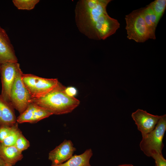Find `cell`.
I'll use <instances>...</instances> for the list:
<instances>
[{
    "label": "cell",
    "instance_id": "1",
    "mask_svg": "<svg viewBox=\"0 0 166 166\" xmlns=\"http://www.w3.org/2000/svg\"><path fill=\"white\" fill-rule=\"evenodd\" d=\"M110 0H80L75 10L76 24L89 38L100 40L103 26L110 16L106 7Z\"/></svg>",
    "mask_w": 166,
    "mask_h": 166
},
{
    "label": "cell",
    "instance_id": "2",
    "mask_svg": "<svg viewBox=\"0 0 166 166\" xmlns=\"http://www.w3.org/2000/svg\"><path fill=\"white\" fill-rule=\"evenodd\" d=\"M66 87L59 82L57 85L44 97L33 98L30 103L42 107L53 114L61 115L71 112L78 106L80 101L75 97L67 95Z\"/></svg>",
    "mask_w": 166,
    "mask_h": 166
},
{
    "label": "cell",
    "instance_id": "3",
    "mask_svg": "<svg viewBox=\"0 0 166 166\" xmlns=\"http://www.w3.org/2000/svg\"><path fill=\"white\" fill-rule=\"evenodd\" d=\"M166 130V115L161 116L155 128L148 134L142 136L140 144L141 150L148 157L156 153H162L163 140Z\"/></svg>",
    "mask_w": 166,
    "mask_h": 166
},
{
    "label": "cell",
    "instance_id": "4",
    "mask_svg": "<svg viewBox=\"0 0 166 166\" xmlns=\"http://www.w3.org/2000/svg\"><path fill=\"white\" fill-rule=\"evenodd\" d=\"M142 10V9H140L134 10L125 17L127 38L140 43L150 39Z\"/></svg>",
    "mask_w": 166,
    "mask_h": 166
},
{
    "label": "cell",
    "instance_id": "5",
    "mask_svg": "<svg viewBox=\"0 0 166 166\" xmlns=\"http://www.w3.org/2000/svg\"><path fill=\"white\" fill-rule=\"evenodd\" d=\"M22 79L33 98L44 96L53 90L59 82L57 78H46L23 73Z\"/></svg>",
    "mask_w": 166,
    "mask_h": 166
},
{
    "label": "cell",
    "instance_id": "6",
    "mask_svg": "<svg viewBox=\"0 0 166 166\" xmlns=\"http://www.w3.org/2000/svg\"><path fill=\"white\" fill-rule=\"evenodd\" d=\"M22 73L20 67L17 70L10 95V103L20 114L25 110L33 98L23 82Z\"/></svg>",
    "mask_w": 166,
    "mask_h": 166
},
{
    "label": "cell",
    "instance_id": "7",
    "mask_svg": "<svg viewBox=\"0 0 166 166\" xmlns=\"http://www.w3.org/2000/svg\"><path fill=\"white\" fill-rule=\"evenodd\" d=\"M20 67L18 62H8L0 65L2 85L1 96L7 102L10 103V95L17 70Z\"/></svg>",
    "mask_w": 166,
    "mask_h": 166
},
{
    "label": "cell",
    "instance_id": "8",
    "mask_svg": "<svg viewBox=\"0 0 166 166\" xmlns=\"http://www.w3.org/2000/svg\"><path fill=\"white\" fill-rule=\"evenodd\" d=\"M131 116L142 136L154 129L161 117V116L153 115L140 109L132 113Z\"/></svg>",
    "mask_w": 166,
    "mask_h": 166
},
{
    "label": "cell",
    "instance_id": "9",
    "mask_svg": "<svg viewBox=\"0 0 166 166\" xmlns=\"http://www.w3.org/2000/svg\"><path fill=\"white\" fill-rule=\"evenodd\" d=\"M76 150L72 141L65 140L49 152L48 159L51 165L61 164L69 160Z\"/></svg>",
    "mask_w": 166,
    "mask_h": 166
},
{
    "label": "cell",
    "instance_id": "10",
    "mask_svg": "<svg viewBox=\"0 0 166 166\" xmlns=\"http://www.w3.org/2000/svg\"><path fill=\"white\" fill-rule=\"evenodd\" d=\"M52 115L53 114L45 109L30 102L25 110L18 117L17 121L19 123H36Z\"/></svg>",
    "mask_w": 166,
    "mask_h": 166
},
{
    "label": "cell",
    "instance_id": "11",
    "mask_svg": "<svg viewBox=\"0 0 166 166\" xmlns=\"http://www.w3.org/2000/svg\"><path fill=\"white\" fill-rule=\"evenodd\" d=\"M14 47L6 31L0 26V65L8 62H18Z\"/></svg>",
    "mask_w": 166,
    "mask_h": 166
},
{
    "label": "cell",
    "instance_id": "12",
    "mask_svg": "<svg viewBox=\"0 0 166 166\" xmlns=\"http://www.w3.org/2000/svg\"><path fill=\"white\" fill-rule=\"evenodd\" d=\"M14 108L0 94V127L12 126L17 122Z\"/></svg>",
    "mask_w": 166,
    "mask_h": 166
},
{
    "label": "cell",
    "instance_id": "13",
    "mask_svg": "<svg viewBox=\"0 0 166 166\" xmlns=\"http://www.w3.org/2000/svg\"><path fill=\"white\" fill-rule=\"evenodd\" d=\"M0 156L6 164L14 165L23 157L22 152L14 146H6L0 142Z\"/></svg>",
    "mask_w": 166,
    "mask_h": 166
},
{
    "label": "cell",
    "instance_id": "14",
    "mask_svg": "<svg viewBox=\"0 0 166 166\" xmlns=\"http://www.w3.org/2000/svg\"><path fill=\"white\" fill-rule=\"evenodd\" d=\"M93 155L91 149H87L83 153L73 155L65 162L57 165H51V166H92L90 160Z\"/></svg>",
    "mask_w": 166,
    "mask_h": 166
},
{
    "label": "cell",
    "instance_id": "15",
    "mask_svg": "<svg viewBox=\"0 0 166 166\" xmlns=\"http://www.w3.org/2000/svg\"><path fill=\"white\" fill-rule=\"evenodd\" d=\"M142 12L150 34V39H155V30L157 25L155 14L150 4L142 9Z\"/></svg>",
    "mask_w": 166,
    "mask_h": 166
},
{
    "label": "cell",
    "instance_id": "16",
    "mask_svg": "<svg viewBox=\"0 0 166 166\" xmlns=\"http://www.w3.org/2000/svg\"><path fill=\"white\" fill-rule=\"evenodd\" d=\"M21 132L18 128L17 122L12 126L10 133L1 143L6 146L14 145L18 136Z\"/></svg>",
    "mask_w": 166,
    "mask_h": 166
},
{
    "label": "cell",
    "instance_id": "17",
    "mask_svg": "<svg viewBox=\"0 0 166 166\" xmlns=\"http://www.w3.org/2000/svg\"><path fill=\"white\" fill-rule=\"evenodd\" d=\"M149 4L155 14L158 24L166 9V0H156Z\"/></svg>",
    "mask_w": 166,
    "mask_h": 166
},
{
    "label": "cell",
    "instance_id": "18",
    "mask_svg": "<svg viewBox=\"0 0 166 166\" xmlns=\"http://www.w3.org/2000/svg\"><path fill=\"white\" fill-rule=\"evenodd\" d=\"M39 0H13L14 5L19 10H30L33 9Z\"/></svg>",
    "mask_w": 166,
    "mask_h": 166
},
{
    "label": "cell",
    "instance_id": "19",
    "mask_svg": "<svg viewBox=\"0 0 166 166\" xmlns=\"http://www.w3.org/2000/svg\"><path fill=\"white\" fill-rule=\"evenodd\" d=\"M14 146L20 152H22L29 147L30 143L21 132L18 136Z\"/></svg>",
    "mask_w": 166,
    "mask_h": 166
},
{
    "label": "cell",
    "instance_id": "20",
    "mask_svg": "<svg viewBox=\"0 0 166 166\" xmlns=\"http://www.w3.org/2000/svg\"><path fill=\"white\" fill-rule=\"evenodd\" d=\"M155 160V166H166V160L162 153H156L151 156Z\"/></svg>",
    "mask_w": 166,
    "mask_h": 166
},
{
    "label": "cell",
    "instance_id": "21",
    "mask_svg": "<svg viewBox=\"0 0 166 166\" xmlns=\"http://www.w3.org/2000/svg\"><path fill=\"white\" fill-rule=\"evenodd\" d=\"M12 126H2L0 127V142L2 143L10 133Z\"/></svg>",
    "mask_w": 166,
    "mask_h": 166
},
{
    "label": "cell",
    "instance_id": "22",
    "mask_svg": "<svg viewBox=\"0 0 166 166\" xmlns=\"http://www.w3.org/2000/svg\"><path fill=\"white\" fill-rule=\"evenodd\" d=\"M66 94L68 96L75 97L77 93V89L73 86H69L66 87L65 89Z\"/></svg>",
    "mask_w": 166,
    "mask_h": 166
},
{
    "label": "cell",
    "instance_id": "23",
    "mask_svg": "<svg viewBox=\"0 0 166 166\" xmlns=\"http://www.w3.org/2000/svg\"><path fill=\"white\" fill-rule=\"evenodd\" d=\"M6 164L0 156V166H5Z\"/></svg>",
    "mask_w": 166,
    "mask_h": 166
},
{
    "label": "cell",
    "instance_id": "24",
    "mask_svg": "<svg viewBox=\"0 0 166 166\" xmlns=\"http://www.w3.org/2000/svg\"><path fill=\"white\" fill-rule=\"evenodd\" d=\"M118 166H134L131 164H123L118 165Z\"/></svg>",
    "mask_w": 166,
    "mask_h": 166
},
{
    "label": "cell",
    "instance_id": "25",
    "mask_svg": "<svg viewBox=\"0 0 166 166\" xmlns=\"http://www.w3.org/2000/svg\"><path fill=\"white\" fill-rule=\"evenodd\" d=\"M5 166H12L10 164H6Z\"/></svg>",
    "mask_w": 166,
    "mask_h": 166
}]
</instances>
